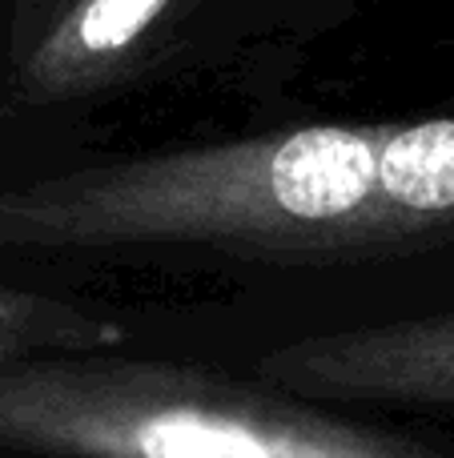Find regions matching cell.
Listing matches in <instances>:
<instances>
[{
  "mask_svg": "<svg viewBox=\"0 0 454 458\" xmlns=\"http://www.w3.org/2000/svg\"><path fill=\"white\" fill-rule=\"evenodd\" d=\"M383 137L386 125H298L8 185L0 190V250L338 253L391 245L378 193Z\"/></svg>",
  "mask_w": 454,
  "mask_h": 458,
  "instance_id": "obj_1",
  "label": "cell"
},
{
  "mask_svg": "<svg viewBox=\"0 0 454 458\" xmlns=\"http://www.w3.org/2000/svg\"><path fill=\"white\" fill-rule=\"evenodd\" d=\"M0 451L40 458H450L290 394L105 354L0 374Z\"/></svg>",
  "mask_w": 454,
  "mask_h": 458,
  "instance_id": "obj_2",
  "label": "cell"
},
{
  "mask_svg": "<svg viewBox=\"0 0 454 458\" xmlns=\"http://www.w3.org/2000/svg\"><path fill=\"white\" fill-rule=\"evenodd\" d=\"M257 374L290 394L454 406V310L273 346Z\"/></svg>",
  "mask_w": 454,
  "mask_h": 458,
  "instance_id": "obj_3",
  "label": "cell"
},
{
  "mask_svg": "<svg viewBox=\"0 0 454 458\" xmlns=\"http://www.w3.org/2000/svg\"><path fill=\"white\" fill-rule=\"evenodd\" d=\"M169 8L173 0H77L24 64L32 93L77 97L105 85Z\"/></svg>",
  "mask_w": 454,
  "mask_h": 458,
  "instance_id": "obj_4",
  "label": "cell"
},
{
  "mask_svg": "<svg viewBox=\"0 0 454 458\" xmlns=\"http://www.w3.org/2000/svg\"><path fill=\"white\" fill-rule=\"evenodd\" d=\"M378 193L394 242L454 233V117L386 125Z\"/></svg>",
  "mask_w": 454,
  "mask_h": 458,
  "instance_id": "obj_5",
  "label": "cell"
},
{
  "mask_svg": "<svg viewBox=\"0 0 454 458\" xmlns=\"http://www.w3.org/2000/svg\"><path fill=\"white\" fill-rule=\"evenodd\" d=\"M125 342L129 330L113 318L0 282V374L40 358L109 354Z\"/></svg>",
  "mask_w": 454,
  "mask_h": 458,
  "instance_id": "obj_6",
  "label": "cell"
}]
</instances>
